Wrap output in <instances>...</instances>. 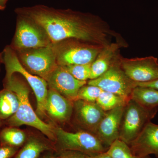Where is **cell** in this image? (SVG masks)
Returning <instances> with one entry per match:
<instances>
[{
  "mask_svg": "<svg viewBox=\"0 0 158 158\" xmlns=\"http://www.w3.org/2000/svg\"><path fill=\"white\" fill-rule=\"evenodd\" d=\"M15 12L40 25L52 43L76 39L105 47L110 43L109 37L116 36L106 23L90 13L55 9L44 5L19 8Z\"/></svg>",
  "mask_w": 158,
  "mask_h": 158,
  "instance_id": "obj_1",
  "label": "cell"
},
{
  "mask_svg": "<svg viewBox=\"0 0 158 158\" xmlns=\"http://www.w3.org/2000/svg\"><path fill=\"white\" fill-rule=\"evenodd\" d=\"M27 82L24 81L16 73L5 77L4 88L12 90L16 94L19 100V106L16 113L5 120V124L9 127H19L25 125L35 128L55 143V126L43 121L34 111L30 103V90Z\"/></svg>",
  "mask_w": 158,
  "mask_h": 158,
  "instance_id": "obj_2",
  "label": "cell"
},
{
  "mask_svg": "<svg viewBox=\"0 0 158 158\" xmlns=\"http://www.w3.org/2000/svg\"><path fill=\"white\" fill-rule=\"evenodd\" d=\"M58 65L92 64L104 47L80 40L68 39L52 43Z\"/></svg>",
  "mask_w": 158,
  "mask_h": 158,
  "instance_id": "obj_3",
  "label": "cell"
},
{
  "mask_svg": "<svg viewBox=\"0 0 158 158\" xmlns=\"http://www.w3.org/2000/svg\"><path fill=\"white\" fill-rule=\"evenodd\" d=\"M3 63L5 65L6 76L19 74L24 78L34 91L37 100L36 113L41 118L45 116V108L48 87L44 79L29 73L20 62L16 52L7 46L2 52Z\"/></svg>",
  "mask_w": 158,
  "mask_h": 158,
  "instance_id": "obj_4",
  "label": "cell"
},
{
  "mask_svg": "<svg viewBox=\"0 0 158 158\" xmlns=\"http://www.w3.org/2000/svg\"><path fill=\"white\" fill-rule=\"evenodd\" d=\"M158 107L148 108L131 99L124 106L118 139L129 145L156 115Z\"/></svg>",
  "mask_w": 158,
  "mask_h": 158,
  "instance_id": "obj_5",
  "label": "cell"
},
{
  "mask_svg": "<svg viewBox=\"0 0 158 158\" xmlns=\"http://www.w3.org/2000/svg\"><path fill=\"white\" fill-rule=\"evenodd\" d=\"M16 30L10 47L15 52L45 47L52 43L44 29L34 20L17 14Z\"/></svg>",
  "mask_w": 158,
  "mask_h": 158,
  "instance_id": "obj_6",
  "label": "cell"
},
{
  "mask_svg": "<svg viewBox=\"0 0 158 158\" xmlns=\"http://www.w3.org/2000/svg\"><path fill=\"white\" fill-rule=\"evenodd\" d=\"M55 146L59 151L73 150L93 156L106 151L105 146L96 135L86 131L69 132L55 126Z\"/></svg>",
  "mask_w": 158,
  "mask_h": 158,
  "instance_id": "obj_7",
  "label": "cell"
},
{
  "mask_svg": "<svg viewBox=\"0 0 158 158\" xmlns=\"http://www.w3.org/2000/svg\"><path fill=\"white\" fill-rule=\"evenodd\" d=\"M20 62L29 73L46 81L58 66L52 46L17 51Z\"/></svg>",
  "mask_w": 158,
  "mask_h": 158,
  "instance_id": "obj_8",
  "label": "cell"
},
{
  "mask_svg": "<svg viewBox=\"0 0 158 158\" xmlns=\"http://www.w3.org/2000/svg\"><path fill=\"white\" fill-rule=\"evenodd\" d=\"M120 57L117 56L110 68L100 77L87 82L88 85L97 86L103 91L115 94L127 100L137 86L125 74L120 64Z\"/></svg>",
  "mask_w": 158,
  "mask_h": 158,
  "instance_id": "obj_9",
  "label": "cell"
},
{
  "mask_svg": "<svg viewBox=\"0 0 158 158\" xmlns=\"http://www.w3.org/2000/svg\"><path fill=\"white\" fill-rule=\"evenodd\" d=\"M120 64L125 74L136 83H147L158 79V59L156 57H120Z\"/></svg>",
  "mask_w": 158,
  "mask_h": 158,
  "instance_id": "obj_10",
  "label": "cell"
},
{
  "mask_svg": "<svg viewBox=\"0 0 158 158\" xmlns=\"http://www.w3.org/2000/svg\"><path fill=\"white\" fill-rule=\"evenodd\" d=\"M73 115L77 124L85 131L95 135L106 112L96 102L77 100L73 102Z\"/></svg>",
  "mask_w": 158,
  "mask_h": 158,
  "instance_id": "obj_11",
  "label": "cell"
},
{
  "mask_svg": "<svg viewBox=\"0 0 158 158\" xmlns=\"http://www.w3.org/2000/svg\"><path fill=\"white\" fill-rule=\"evenodd\" d=\"M48 88L56 90L65 98L73 102L76 100L79 90L87 84L74 77L63 66L58 65L46 81Z\"/></svg>",
  "mask_w": 158,
  "mask_h": 158,
  "instance_id": "obj_12",
  "label": "cell"
},
{
  "mask_svg": "<svg viewBox=\"0 0 158 158\" xmlns=\"http://www.w3.org/2000/svg\"><path fill=\"white\" fill-rule=\"evenodd\" d=\"M73 102L56 90L48 88L45 112L52 120L60 124L67 123L73 115Z\"/></svg>",
  "mask_w": 158,
  "mask_h": 158,
  "instance_id": "obj_13",
  "label": "cell"
},
{
  "mask_svg": "<svg viewBox=\"0 0 158 158\" xmlns=\"http://www.w3.org/2000/svg\"><path fill=\"white\" fill-rule=\"evenodd\" d=\"M124 108L118 107L106 112L97 130L95 135L108 148L118 139Z\"/></svg>",
  "mask_w": 158,
  "mask_h": 158,
  "instance_id": "obj_14",
  "label": "cell"
},
{
  "mask_svg": "<svg viewBox=\"0 0 158 158\" xmlns=\"http://www.w3.org/2000/svg\"><path fill=\"white\" fill-rule=\"evenodd\" d=\"M129 146L135 155L144 156L153 154L158 158V125L150 122Z\"/></svg>",
  "mask_w": 158,
  "mask_h": 158,
  "instance_id": "obj_15",
  "label": "cell"
},
{
  "mask_svg": "<svg viewBox=\"0 0 158 158\" xmlns=\"http://www.w3.org/2000/svg\"><path fill=\"white\" fill-rule=\"evenodd\" d=\"M120 47L119 43H113L103 48L91 64L90 80L97 78L109 69L118 56L117 52Z\"/></svg>",
  "mask_w": 158,
  "mask_h": 158,
  "instance_id": "obj_16",
  "label": "cell"
},
{
  "mask_svg": "<svg viewBox=\"0 0 158 158\" xmlns=\"http://www.w3.org/2000/svg\"><path fill=\"white\" fill-rule=\"evenodd\" d=\"M54 150H57L55 144L39 136L32 135L13 158H39L43 153Z\"/></svg>",
  "mask_w": 158,
  "mask_h": 158,
  "instance_id": "obj_17",
  "label": "cell"
},
{
  "mask_svg": "<svg viewBox=\"0 0 158 158\" xmlns=\"http://www.w3.org/2000/svg\"><path fill=\"white\" fill-rule=\"evenodd\" d=\"M19 106L18 97L14 92L6 88L0 90V117L3 120L13 116Z\"/></svg>",
  "mask_w": 158,
  "mask_h": 158,
  "instance_id": "obj_18",
  "label": "cell"
},
{
  "mask_svg": "<svg viewBox=\"0 0 158 158\" xmlns=\"http://www.w3.org/2000/svg\"><path fill=\"white\" fill-rule=\"evenodd\" d=\"M26 133L17 127L7 126L0 131V145L20 148L27 139Z\"/></svg>",
  "mask_w": 158,
  "mask_h": 158,
  "instance_id": "obj_19",
  "label": "cell"
},
{
  "mask_svg": "<svg viewBox=\"0 0 158 158\" xmlns=\"http://www.w3.org/2000/svg\"><path fill=\"white\" fill-rule=\"evenodd\" d=\"M131 99L145 107H158V90L136 87L133 91Z\"/></svg>",
  "mask_w": 158,
  "mask_h": 158,
  "instance_id": "obj_20",
  "label": "cell"
},
{
  "mask_svg": "<svg viewBox=\"0 0 158 158\" xmlns=\"http://www.w3.org/2000/svg\"><path fill=\"white\" fill-rule=\"evenodd\" d=\"M128 101L115 94L102 90L96 102L102 110L107 112L118 107L125 106Z\"/></svg>",
  "mask_w": 158,
  "mask_h": 158,
  "instance_id": "obj_21",
  "label": "cell"
},
{
  "mask_svg": "<svg viewBox=\"0 0 158 158\" xmlns=\"http://www.w3.org/2000/svg\"><path fill=\"white\" fill-rule=\"evenodd\" d=\"M107 152L113 158H152L149 156H142L134 154L129 146L119 139L113 142Z\"/></svg>",
  "mask_w": 158,
  "mask_h": 158,
  "instance_id": "obj_22",
  "label": "cell"
},
{
  "mask_svg": "<svg viewBox=\"0 0 158 158\" xmlns=\"http://www.w3.org/2000/svg\"><path fill=\"white\" fill-rule=\"evenodd\" d=\"M102 90L96 86L85 85L79 90L77 100H81L85 101L96 102Z\"/></svg>",
  "mask_w": 158,
  "mask_h": 158,
  "instance_id": "obj_23",
  "label": "cell"
},
{
  "mask_svg": "<svg viewBox=\"0 0 158 158\" xmlns=\"http://www.w3.org/2000/svg\"><path fill=\"white\" fill-rule=\"evenodd\" d=\"M91 64L74 65L63 66L77 80L87 81L91 74Z\"/></svg>",
  "mask_w": 158,
  "mask_h": 158,
  "instance_id": "obj_24",
  "label": "cell"
},
{
  "mask_svg": "<svg viewBox=\"0 0 158 158\" xmlns=\"http://www.w3.org/2000/svg\"><path fill=\"white\" fill-rule=\"evenodd\" d=\"M19 148L0 145V158H13Z\"/></svg>",
  "mask_w": 158,
  "mask_h": 158,
  "instance_id": "obj_25",
  "label": "cell"
},
{
  "mask_svg": "<svg viewBox=\"0 0 158 158\" xmlns=\"http://www.w3.org/2000/svg\"><path fill=\"white\" fill-rule=\"evenodd\" d=\"M86 155L80 152L73 150L59 151L58 158H86Z\"/></svg>",
  "mask_w": 158,
  "mask_h": 158,
  "instance_id": "obj_26",
  "label": "cell"
},
{
  "mask_svg": "<svg viewBox=\"0 0 158 158\" xmlns=\"http://www.w3.org/2000/svg\"><path fill=\"white\" fill-rule=\"evenodd\" d=\"M137 87L153 88L158 90V79L153 81L147 83H136Z\"/></svg>",
  "mask_w": 158,
  "mask_h": 158,
  "instance_id": "obj_27",
  "label": "cell"
},
{
  "mask_svg": "<svg viewBox=\"0 0 158 158\" xmlns=\"http://www.w3.org/2000/svg\"><path fill=\"white\" fill-rule=\"evenodd\" d=\"M86 158H113L107 152L99 153L93 156H86Z\"/></svg>",
  "mask_w": 158,
  "mask_h": 158,
  "instance_id": "obj_28",
  "label": "cell"
},
{
  "mask_svg": "<svg viewBox=\"0 0 158 158\" xmlns=\"http://www.w3.org/2000/svg\"><path fill=\"white\" fill-rule=\"evenodd\" d=\"M8 0H0V10L6 9Z\"/></svg>",
  "mask_w": 158,
  "mask_h": 158,
  "instance_id": "obj_29",
  "label": "cell"
},
{
  "mask_svg": "<svg viewBox=\"0 0 158 158\" xmlns=\"http://www.w3.org/2000/svg\"><path fill=\"white\" fill-rule=\"evenodd\" d=\"M2 63H3L2 52L0 53V67H1V65Z\"/></svg>",
  "mask_w": 158,
  "mask_h": 158,
  "instance_id": "obj_30",
  "label": "cell"
},
{
  "mask_svg": "<svg viewBox=\"0 0 158 158\" xmlns=\"http://www.w3.org/2000/svg\"><path fill=\"white\" fill-rule=\"evenodd\" d=\"M42 158H58V157L52 155H48L44 156Z\"/></svg>",
  "mask_w": 158,
  "mask_h": 158,
  "instance_id": "obj_31",
  "label": "cell"
},
{
  "mask_svg": "<svg viewBox=\"0 0 158 158\" xmlns=\"http://www.w3.org/2000/svg\"><path fill=\"white\" fill-rule=\"evenodd\" d=\"M3 123H5V121L3 120V119L1 118V117H0V127L2 126Z\"/></svg>",
  "mask_w": 158,
  "mask_h": 158,
  "instance_id": "obj_32",
  "label": "cell"
}]
</instances>
